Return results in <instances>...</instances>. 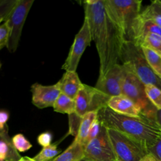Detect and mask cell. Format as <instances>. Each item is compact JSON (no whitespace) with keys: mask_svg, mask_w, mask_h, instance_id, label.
<instances>
[{"mask_svg":"<svg viewBox=\"0 0 161 161\" xmlns=\"http://www.w3.org/2000/svg\"><path fill=\"white\" fill-rule=\"evenodd\" d=\"M84 19L87 21L99 58V77L103 76L118 64L124 38L119 30L109 19L103 0L83 2Z\"/></svg>","mask_w":161,"mask_h":161,"instance_id":"6da1fadb","label":"cell"},{"mask_svg":"<svg viewBox=\"0 0 161 161\" xmlns=\"http://www.w3.org/2000/svg\"><path fill=\"white\" fill-rule=\"evenodd\" d=\"M102 125L123 133L143 144L148 150L161 136L157 124L145 118H137L117 113L107 106L97 111Z\"/></svg>","mask_w":161,"mask_h":161,"instance_id":"7a4b0ae2","label":"cell"},{"mask_svg":"<svg viewBox=\"0 0 161 161\" xmlns=\"http://www.w3.org/2000/svg\"><path fill=\"white\" fill-rule=\"evenodd\" d=\"M109 19L119 30L125 41L134 42L135 30L141 13L140 0H103Z\"/></svg>","mask_w":161,"mask_h":161,"instance_id":"3957f363","label":"cell"},{"mask_svg":"<svg viewBox=\"0 0 161 161\" xmlns=\"http://www.w3.org/2000/svg\"><path fill=\"white\" fill-rule=\"evenodd\" d=\"M119 60L144 84H152L161 89L160 79L149 66L140 45L131 41L122 43Z\"/></svg>","mask_w":161,"mask_h":161,"instance_id":"277c9868","label":"cell"},{"mask_svg":"<svg viewBox=\"0 0 161 161\" xmlns=\"http://www.w3.org/2000/svg\"><path fill=\"white\" fill-rule=\"evenodd\" d=\"M107 130L116 161H141L148 153L147 147L137 140L114 129Z\"/></svg>","mask_w":161,"mask_h":161,"instance_id":"5b68a950","label":"cell"},{"mask_svg":"<svg viewBox=\"0 0 161 161\" xmlns=\"http://www.w3.org/2000/svg\"><path fill=\"white\" fill-rule=\"evenodd\" d=\"M125 72L121 84V93L129 97L139 107L145 117L155 122L157 109L147 97L145 91V85L130 70L125 67Z\"/></svg>","mask_w":161,"mask_h":161,"instance_id":"8992f818","label":"cell"},{"mask_svg":"<svg viewBox=\"0 0 161 161\" xmlns=\"http://www.w3.org/2000/svg\"><path fill=\"white\" fill-rule=\"evenodd\" d=\"M34 0H16V2L4 20L9 28V34L7 48L14 52L19 44L23 28Z\"/></svg>","mask_w":161,"mask_h":161,"instance_id":"52a82bcc","label":"cell"},{"mask_svg":"<svg viewBox=\"0 0 161 161\" xmlns=\"http://www.w3.org/2000/svg\"><path fill=\"white\" fill-rule=\"evenodd\" d=\"M110 97L95 87L83 84L75 98V113L80 116H83L89 112H97L107 106Z\"/></svg>","mask_w":161,"mask_h":161,"instance_id":"ba28073f","label":"cell"},{"mask_svg":"<svg viewBox=\"0 0 161 161\" xmlns=\"http://www.w3.org/2000/svg\"><path fill=\"white\" fill-rule=\"evenodd\" d=\"M84 159L89 161H116L107 128L101 125L97 136L84 147Z\"/></svg>","mask_w":161,"mask_h":161,"instance_id":"9c48e42d","label":"cell"},{"mask_svg":"<svg viewBox=\"0 0 161 161\" xmlns=\"http://www.w3.org/2000/svg\"><path fill=\"white\" fill-rule=\"evenodd\" d=\"M92 37L89 25L84 19L81 28L75 35L62 69L65 71H76L80 58L86 48L90 45Z\"/></svg>","mask_w":161,"mask_h":161,"instance_id":"30bf717a","label":"cell"},{"mask_svg":"<svg viewBox=\"0 0 161 161\" xmlns=\"http://www.w3.org/2000/svg\"><path fill=\"white\" fill-rule=\"evenodd\" d=\"M125 69L122 64H117L112 67L103 76L98 77L95 87L112 97L121 94V84Z\"/></svg>","mask_w":161,"mask_h":161,"instance_id":"8fae6325","label":"cell"},{"mask_svg":"<svg viewBox=\"0 0 161 161\" xmlns=\"http://www.w3.org/2000/svg\"><path fill=\"white\" fill-rule=\"evenodd\" d=\"M31 92L32 104L39 109L53 108L57 98L61 92L57 83L45 86L38 82L31 85Z\"/></svg>","mask_w":161,"mask_h":161,"instance_id":"7c38bea8","label":"cell"},{"mask_svg":"<svg viewBox=\"0 0 161 161\" xmlns=\"http://www.w3.org/2000/svg\"><path fill=\"white\" fill-rule=\"evenodd\" d=\"M107 106L113 111L121 114L147 118L142 114L139 107L123 94L111 97L107 103Z\"/></svg>","mask_w":161,"mask_h":161,"instance_id":"4fadbf2b","label":"cell"},{"mask_svg":"<svg viewBox=\"0 0 161 161\" xmlns=\"http://www.w3.org/2000/svg\"><path fill=\"white\" fill-rule=\"evenodd\" d=\"M57 84L62 93L75 99L84 83L76 71H65Z\"/></svg>","mask_w":161,"mask_h":161,"instance_id":"5bb4252c","label":"cell"},{"mask_svg":"<svg viewBox=\"0 0 161 161\" xmlns=\"http://www.w3.org/2000/svg\"><path fill=\"white\" fill-rule=\"evenodd\" d=\"M21 157L12 143L8 128L0 131V161H18Z\"/></svg>","mask_w":161,"mask_h":161,"instance_id":"9a60e30c","label":"cell"},{"mask_svg":"<svg viewBox=\"0 0 161 161\" xmlns=\"http://www.w3.org/2000/svg\"><path fill=\"white\" fill-rule=\"evenodd\" d=\"M84 158V148L75 140L52 161H80Z\"/></svg>","mask_w":161,"mask_h":161,"instance_id":"2e32d148","label":"cell"},{"mask_svg":"<svg viewBox=\"0 0 161 161\" xmlns=\"http://www.w3.org/2000/svg\"><path fill=\"white\" fill-rule=\"evenodd\" d=\"M97 117V112H89L84 114L81 119L78 133L74 140L81 143L83 147L92 124Z\"/></svg>","mask_w":161,"mask_h":161,"instance_id":"e0dca14e","label":"cell"},{"mask_svg":"<svg viewBox=\"0 0 161 161\" xmlns=\"http://www.w3.org/2000/svg\"><path fill=\"white\" fill-rule=\"evenodd\" d=\"M140 17L145 20H150L161 28V1H152L141 11Z\"/></svg>","mask_w":161,"mask_h":161,"instance_id":"ac0fdd59","label":"cell"},{"mask_svg":"<svg viewBox=\"0 0 161 161\" xmlns=\"http://www.w3.org/2000/svg\"><path fill=\"white\" fill-rule=\"evenodd\" d=\"M53 110L55 112L70 114L75 113V101L67 95L60 92L53 106Z\"/></svg>","mask_w":161,"mask_h":161,"instance_id":"d6986e66","label":"cell"},{"mask_svg":"<svg viewBox=\"0 0 161 161\" xmlns=\"http://www.w3.org/2000/svg\"><path fill=\"white\" fill-rule=\"evenodd\" d=\"M141 47L149 66L153 72L161 79V56L148 48Z\"/></svg>","mask_w":161,"mask_h":161,"instance_id":"ffe728a7","label":"cell"},{"mask_svg":"<svg viewBox=\"0 0 161 161\" xmlns=\"http://www.w3.org/2000/svg\"><path fill=\"white\" fill-rule=\"evenodd\" d=\"M139 45L148 48L161 56V36L152 33L146 35L140 41Z\"/></svg>","mask_w":161,"mask_h":161,"instance_id":"44dd1931","label":"cell"},{"mask_svg":"<svg viewBox=\"0 0 161 161\" xmlns=\"http://www.w3.org/2000/svg\"><path fill=\"white\" fill-rule=\"evenodd\" d=\"M60 152V151L57 148V143L51 144L47 147H43L41 151L33 158L35 161H52L59 155Z\"/></svg>","mask_w":161,"mask_h":161,"instance_id":"7402d4cb","label":"cell"},{"mask_svg":"<svg viewBox=\"0 0 161 161\" xmlns=\"http://www.w3.org/2000/svg\"><path fill=\"white\" fill-rule=\"evenodd\" d=\"M145 91L147 97L157 109H161V89L152 85H145Z\"/></svg>","mask_w":161,"mask_h":161,"instance_id":"603a6c76","label":"cell"},{"mask_svg":"<svg viewBox=\"0 0 161 161\" xmlns=\"http://www.w3.org/2000/svg\"><path fill=\"white\" fill-rule=\"evenodd\" d=\"M12 143L17 151L25 152L32 147L31 143L21 133L14 135L11 138Z\"/></svg>","mask_w":161,"mask_h":161,"instance_id":"cb8c5ba5","label":"cell"},{"mask_svg":"<svg viewBox=\"0 0 161 161\" xmlns=\"http://www.w3.org/2000/svg\"><path fill=\"white\" fill-rule=\"evenodd\" d=\"M82 116H80L76 113L68 115L69 119V131L68 135L75 137L78 133L80 123Z\"/></svg>","mask_w":161,"mask_h":161,"instance_id":"d4e9b609","label":"cell"},{"mask_svg":"<svg viewBox=\"0 0 161 161\" xmlns=\"http://www.w3.org/2000/svg\"><path fill=\"white\" fill-rule=\"evenodd\" d=\"M15 2L16 0L0 1V24L4 21Z\"/></svg>","mask_w":161,"mask_h":161,"instance_id":"484cf974","label":"cell"},{"mask_svg":"<svg viewBox=\"0 0 161 161\" xmlns=\"http://www.w3.org/2000/svg\"><path fill=\"white\" fill-rule=\"evenodd\" d=\"M101 123H100V121L97 118L91 125V127L89 131L87 138L84 142V147H85V146L87 144H88L92 140H93L94 138H96L97 136V135L99 134L101 130Z\"/></svg>","mask_w":161,"mask_h":161,"instance_id":"4316f807","label":"cell"},{"mask_svg":"<svg viewBox=\"0 0 161 161\" xmlns=\"http://www.w3.org/2000/svg\"><path fill=\"white\" fill-rule=\"evenodd\" d=\"M9 31L6 24L3 21L0 24V50L7 46Z\"/></svg>","mask_w":161,"mask_h":161,"instance_id":"83f0119b","label":"cell"},{"mask_svg":"<svg viewBox=\"0 0 161 161\" xmlns=\"http://www.w3.org/2000/svg\"><path fill=\"white\" fill-rule=\"evenodd\" d=\"M52 140V135L50 132L45 131L40 133L37 137L38 143L43 147L51 145Z\"/></svg>","mask_w":161,"mask_h":161,"instance_id":"f1b7e54d","label":"cell"},{"mask_svg":"<svg viewBox=\"0 0 161 161\" xmlns=\"http://www.w3.org/2000/svg\"><path fill=\"white\" fill-rule=\"evenodd\" d=\"M148 153L153 155L159 161H161V136L156 143L148 150Z\"/></svg>","mask_w":161,"mask_h":161,"instance_id":"f546056e","label":"cell"},{"mask_svg":"<svg viewBox=\"0 0 161 161\" xmlns=\"http://www.w3.org/2000/svg\"><path fill=\"white\" fill-rule=\"evenodd\" d=\"M9 114L7 111L0 110V131L8 128L7 122L9 119Z\"/></svg>","mask_w":161,"mask_h":161,"instance_id":"4dcf8cb0","label":"cell"},{"mask_svg":"<svg viewBox=\"0 0 161 161\" xmlns=\"http://www.w3.org/2000/svg\"><path fill=\"white\" fill-rule=\"evenodd\" d=\"M155 123L161 128V109L157 110L155 115Z\"/></svg>","mask_w":161,"mask_h":161,"instance_id":"1f68e13d","label":"cell"},{"mask_svg":"<svg viewBox=\"0 0 161 161\" xmlns=\"http://www.w3.org/2000/svg\"><path fill=\"white\" fill-rule=\"evenodd\" d=\"M141 161H159L153 155L148 153L146 156H145Z\"/></svg>","mask_w":161,"mask_h":161,"instance_id":"d6a6232c","label":"cell"},{"mask_svg":"<svg viewBox=\"0 0 161 161\" xmlns=\"http://www.w3.org/2000/svg\"><path fill=\"white\" fill-rule=\"evenodd\" d=\"M18 161H35V160L33 158L25 156V157H21Z\"/></svg>","mask_w":161,"mask_h":161,"instance_id":"836d02e7","label":"cell"},{"mask_svg":"<svg viewBox=\"0 0 161 161\" xmlns=\"http://www.w3.org/2000/svg\"><path fill=\"white\" fill-rule=\"evenodd\" d=\"M80 161H89V160H86V159H84V158H83V159H82V160H80Z\"/></svg>","mask_w":161,"mask_h":161,"instance_id":"e575fe53","label":"cell"},{"mask_svg":"<svg viewBox=\"0 0 161 161\" xmlns=\"http://www.w3.org/2000/svg\"><path fill=\"white\" fill-rule=\"evenodd\" d=\"M1 62H0V68H1Z\"/></svg>","mask_w":161,"mask_h":161,"instance_id":"d590c367","label":"cell"}]
</instances>
